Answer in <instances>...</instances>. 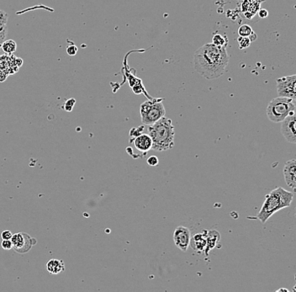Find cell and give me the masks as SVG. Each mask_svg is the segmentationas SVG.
<instances>
[{
	"instance_id": "cell-12",
	"label": "cell",
	"mask_w": 296,
	"mask_h": 292,
	"mask_svg": "<svg viewBox=\"0 0 296 292\" xmlns=\"http://www.w3.org/2000/svg\"><path fill=\"white\" fill-rule=\"evenodd\" d=\"M134 144L138 151L147 152L152 149V138H150L148 134L141 133V135H139L134 139Z\"/></svg>"
},
{
	"instance_id": "cell-2",
	"label": "cell",
	"mask_w": 296,
	"mask_h": 292,
	"mask_svg": "<svg viewBox=\"0 0 296 292\" xmlns=\"http://www.w3.org/2000/svg\"><path fill=\"white\" fill-rule=\"evenodd\" d=\"M147 131L152 138L153 151H167L174 146L175 131L171 119L163 117L154 124L148 126Z\"/></svg>"
},
{
	"instance_id": "cell-27",
	"label": "cell",
	"mask_w": 296,
	"mask_h": 292,
	"mask_svg": "<svg viewBox=\"0 0 296 292\" xmlns=\"http://www.w3.org/2000/svg\"><path fill=\"white\" fill-rule=\"evenodd\" d=\"M250 38L251 41H255L256 39H257V35H256L255 33L253 32L252 35L249 36Z\"/></svg>"
},
{
	"instance_id": "cell-23",
	"label": "cell",
	"mask_w": 296,
	"mask_h": 292,
	"mask_svg": "<svg viewBox=\"0 0 296 292\" xmlns=\"http://www.w3.org/2000/svg\"><path fill=\"white\" fill-rule=\"evenodd\" d=\"M147 162L150 166L155 167V166H158L159 160H158V157H156V156H151V157L147 158Z\"/></svg>"
},
{
	"instance_id": "cell-8",
	"label": "cell",
	"mask_w": 296,
	"mask_h": 292,
	"mask_svg": "<svg viewBox=\"0 0 296 292\" xmlns=\"http://www.w3.org/2000/svg\"><path fill=\"white\" fill-rule=\"evenodd\" d=\"M11 241L14 250L19 254L27 253L31 249L33 244L35 243V241L33 238L24 233H17L12 236Z\"/></svg>"
},
{
	"instance_id": "cell-18",
	"label": "cell",
	"mask_w": 296,
	"mask_h": 292,
	"mask_svg": "<svg viewBox=\"0 0 296 292\" xmlns=\"http://www.w3.org/2000/svg\"><path fill=\"white\" fill-rule=\"evenodd\" d=\"M237 41L239 44L240 49H246L250 46L252 41H251L250 38L245 37V36H239L237 38Z\"/></svg>"
},
{
	"instance_id": "cell-11",
	"label": "cell",
	"mask_w": 296,
	"mask_h": 292,
	"mask_svg": "<svg viewBox=\"0 0 296 292\" xmlns=\"http://www.w3.org/2000/svg\"><path fill=\"white\" fill-rule=\"evenodd\" d=\"M206 230L203 231L202 233H198L191 238V246L195 251L197 253H204L206 248Z\"/></svg>"
},
{
	"instance_id": "cell-10",
	"label": "cell",
	"mask_w": 296,
	"mask_h": 292,
	"mask_svg": "<svg viewBox=\"0 0 296 292\" xmlns=\"http://www.w3.org/2000/svg\"><path fill=\"white\" fill-rule=\"evenodd\" d=\"M284 176L287 185L296 192V160H290L284 168Z\"/></svg>"
},
{
	"instance_id": "cell-3",
	"label": "cell",
	"mask_w": 296,
	"mask_h": 292,
	"mask_svg": "<svg viewBox=\"0 0 296 292\" xmlns=\"http://www.w3.org/2000/svg\"><path fill=\"white\" fill-rule=\"evenodd\" d=\"M293 199V193L287 191L282 187H278L266 195L264 204L256 218L262 223H265L277 211L290 207Z\"/></svg>"
},
{
	"instance_id": "cell-19",
	"label": "cell",
	"mask_w": 296,
	"mask_h": 292,
	"mask_svg": "<svg viewBox=\"0 0 296 292\" xmlns=\"http://www.w3.org/2000/svg\"><path fill=\"white\" fill-rule=\"evenodd\" d=\"M75 104H76V100L72 98V99H69V100L66 101L65 103H64V106H63V108H64L66 111L71 112V111H73Z\"/></svg>"
},
{
	"instance_id": "cell-5",
	"label": "cell",
	"mask_w": 296,
	"mask_h": 292,
	"mask_svg": "<svg viewBox=\"0 0 296 292\" xmlns=\"http://www.w3.org/2000/svg\"><path fill=\"white\" fill-rule=\"evenodd\" d=\"M165 107L163 106V99H149L141 105V123L151 126L165 117Z\"/></svg>"
},
{
	"instance_id": "cell-20",
	"label": "cell",
	"mask_w": 296,
	"mask_h": 292,
	"mask_svg": "<svg viewBox=\"0 0 296 292\" xmlns=\"http://www.w3.org/2000/svg\"><path fill=\"white\" fill-rule=\"evenodd\" d=\"M7 35H8V28H7V25L0 28V49H1V46L3 43V41L6 40Z\"/></svg>"
},
{
	"instance_id": "cell-21",
	"label": "cell",
	"mask_w": 296,
	"mask_h": 292,
	"mask_svg": "<svg viewBox=\"0 0 296 292\" xmlns=\"http://www.w3.org/2000/svg\"><path fill=\"white\" fill-rule=\"evenodd\" d=\"M8 14L3 10L0 9V28L3 27L7 25V22H8Z\"/></svg>"
},
{
	"instance_id": "cell-6",
	"label": "cell",
	"mask_w": 296,
	"mask_h": 292,
	"mask_svg": "<svg viewBox=\"0 0 296 292\" xmlns=\"http://www.w3.org/2000/svg\"><path fill=\"white\" fill-rule=\"evenodd\" d=\"M276 83L279 96L296 99V74L279 78Z\"/></svg>"
},
{
	"instance_id": "cell-25",
	"label": "cell",
	"mask_w": 296,
	"mask_h": 292,
	"mask_svg": "<svg viewBox=\"0 0 296 292\" xmlns=\"http://www.w3.org/2000/svg\"><path fill=\"white\" fill-rule=\"evenodd\" d=\"M13 234L11 233L10 231H3V233H1V238L3 240H8L12 238Z\"/></svg>"
},
{
	"instance_id": "cell-13",
	"label": "cell",
	"mask_w": 296,
	"mask_h": 292,
	"mask_svg": "<svg viewBox=\"0 0 296 292\" xmlns=\"http://www.w3.org/2000/svg\"><path fill=\"white\" fill-rule=\"evenodd\" d=\"M205 234H206V248L204 250V255L207 257L210 250L215 249L219 244L220 241V234L216 230L206 231Z\"/></svg>"
},
{
	"instance_id": "cell-17",
	"label": "cell",
	"mask_w": 296,
	"mask_h": 292,
	"mask_svg": "<svg viewBox=\"0 0 296 292\" xmlns=\"http://www.w3.org/2000/svg\"><path fill=\"white\" fill-rule=\"evenodd\" d=\"M253 29L250 25L248 24H242V26H240L238 29V35L239 36H245V37H249L253 33Z\"/></svg>"
},
{
	"instance_id": "cell-4",
	"label": "cell",
	"mask_w": 296,
	"mask_h": 292,
	"mask_svg": "<svg viewBox=\"0 0 296 292\" xmlns=\"http://www.w3.org/2000/svg\"><path fill=\"white\" fill-rule=\"evenodd\" d=\"M267 117L274 123H281L287 117L296 113V107L291 98H275L269 102L266 110Z\"/></svg>"
},
{
	"instance_id": "cell-15",
	"label": "cell",
	"mask_w": 296,
	"mask_h": 292,
	"mask_svg": "<svg viewBox=\"0 0 296 292\" xmlns=\"http://www.w3.org/2000/svg\"><path fill=\"white\" fill-rule=\"evenodd\" d=\"M1 50L6 55H13L17 50V44L14 40H5L1 46Z\"/></svg>"
},
{
	"instance_id": "cell-14",
	"label": "cell",
	"mask_w": 296,
	"mask_h": 292,
	"mask_svg": "<svg viewBox=\"0 0 296 292\" xmlns=\"http://www.w3.org/2000/svg\"><path fill=\"white\" fill-rule=\"evenodd\" d=\"M46 271L52 275H58L65 271V265L63 260H52L46 264Z\"/></svg>"
},
{
	"instance_id": "cell-28",
	"label": "cell",
	"mask_w": 296,
	"mask_h": 292,
	"mask_svg": "<svg viewBox=\"0 0 296 292\" xmlns=\"http://www.w3.org/2000/svg\"><path fill=\"white\" fill-rule=\"evenodd\" d=\"M289 292V290L286 289V288H281V289L277 290V292Z\"/></svg>"
},
{
	"instance_id": "cell-26",
	"label": "cell",
	"mask_w": 296,
	"mask_h": 292,
	"mask_svg": "<svg viewBox=\"0 0 296 292\" xmlns=\"http://www.w3.org/2000/svg\"><path fill=\"white\" fill-rule=\"evenodd\" d=\"M258 15H259V17L262 18V19H265V18L269 16V12H268V10H266V9L262 8V9H260L259 12H258Z\"/></svg>"
},
{
	"instance_id": "cell-29",
	"label": "cell",
	"mask_w": 296,
	"mask_h": 292,
	"mask_svg": "<svg viewBox=\"0 0 296 292\" xmlns=\"http://www.w3.org/2000/svg\"><path fill=\"white\" fill-rule=\"evenodd\" d=\"M294 105H295V107H296V99L293 100Z\"/></svg>"
},
{
	"instance_id": "cell-22",
	"label": "cell",
	"mask_w": 296,
	"mask_h": 292,
	"mask_svg": "<svg viewBox=\"0 0 296 292\" xmlns=\"http://www.w3.org/2000/svg\"><path fill=\"white\" fill-rule=\"evenodd\" d=\"M77 52H78V47L76 46H74V45H70V46H68L67 47V53H68L69 56L71 57H73V56H75L77 54Z\"/></svg>"
},
{
	"instance_id": "cell-7",
	"label": "cell",
	"mask_w": 296,
	"mask_h": 292,
	"mask_svg": "<svg viewBox=\"0 0 296 292\" xmlns=\"http://www.w3.org/2000/svg\"><path fill=\"white\" fill-rule=\"evenodd\" d=\"M191 232L188 227L180 226L174 230V241L177 248L186 252L191 245Z\"/></svg>"
},
{
	"instance_id": "cell-24",
	"label": "cell",
	"mask_w": 296,
	"mask_h": 292,
	"mask_svg": "<svg viewBox=\"0 0 296 292\" xmlns=\"http://www.w3.org/2000/svg\"><path fill=\"white\" fill-rule=\"evenodd\" d=\"M1 247L5 250H10L11 249H13V244H12V241L11 239L8 240H3V242L1 243Z\"/></svg>"
},
{
	"instance_id": "cell-1",
	"label": "cell",
	"mask_w": 296,
	"mask_h": 292,
	"mask_svg": "<svg viewBox=\"0 0 296 292\" xmlns=\"http://www.w3.org/2000/svg\"><path fill=\"white\" fill-rule=\"evenodd\" d=\"M229 60L226 47L207 43L199 47L194 55V69L204 79L213 80L222 75Z\"/></svg>"
},
{
	"instance_id": "cell-30",
	"label": "cell",
	"mask_w": 296,
	"mask_h": 292,
	"mask_svg": "<svg viewBox=\"0 0 296 292\" xmlns=\"http://www.w3.org/2000/svg\"><path fill=\"white\" fill-rule=\"evenodd\" d=\"M293 292H296V285L295 286V287L293 288Z\"/></svg>"
},
{
	"instance_id": "cell-16",
	"label": "cell",
	"mask_w": 296,
	"mask_h": 292,
	"mask_svg": "<svg viewBox=\"0 0 296 292\" xmlns=\"http://www.w3.org/2000/svg\"><path fill=\"white\" fill-rule=\"evenodd\" d=\"M212 43L220 47H226L228 43V38L226 35L216 34L212 38Z\"/></svg>"
},
{
	"instance_id": "cell-9",
	"label": "cell",
	"mask_w": 296,
	"mask_h": 292,
	"mask_svg": "<svg viewBox=\"0 0 296 292\" xmlns=\"http://www.w3.org/2000/svg\"><path fill=\"white\" fill-rule=\"evenodd\" d=\"M281 133L291 144H296V112L281 122Z\"/></svg>"
}]
</instances>
